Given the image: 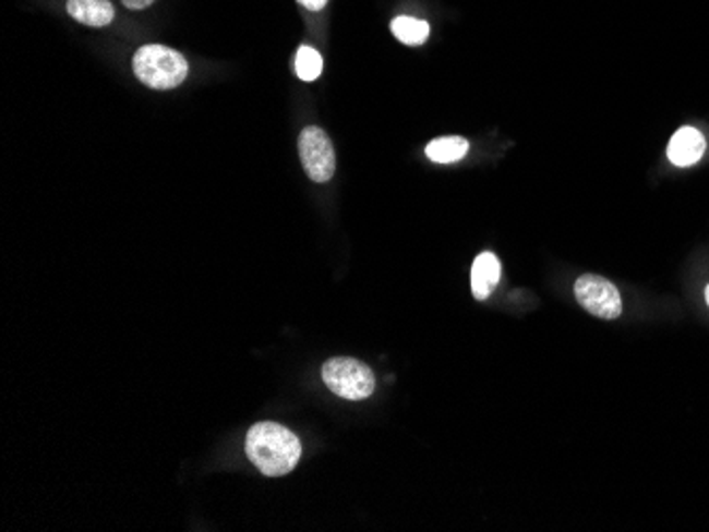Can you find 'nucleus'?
I'll return each mask as SVG.
<instances>
[{
    "mask_svg": "<svg viewBox=\"0 0 709 532\" xmlns=\"http://www.w3.org/2000/svg\"><path fill=\"white\" fill-rule=\"evenodd\" d=\"M247 457L268 477H280L296 469L302 442L276 422H257L247 433Z\"/></svg>",
    "mask_w": 709,
    "mask_h": 532,
    "instance_id": "nucleus-1",
    "label": "nucleus"
},
{
    "mask_svg": "<svg viewBox=\"0 0 709 532\" xmlns=\"http://www.w3.org/2000/svg\"><path fill=\"white\" fill-rule=\"evenodd\" d=\"M132 66H134V75L152 89H172L181 85L190 73L183 53L164 45L141 47L134 53Z\"/></svg>",
    "mask_w": 709,
    "mask_h": 532,
    "instance_id": "nucleus-2",
    "label": "nucleus"
},
{
    "mask_svg": "<svg viewBox=\"0 0 709 532\" xmlns=\"http://www.w3.org/2000/svg\"><path fill=\"white\" fill-rule=\"evenodd\" d=\"M323 382L325 386L349 401H361L368 399L374 392V374L368 365L359 363L357 359H349V356H336L329 359L323 365Z\"/></svg>",
    "mask_w": 709,
    "mask_h": 532,
    "instance_id": "nucleus-3",
    "label": "nucleus"
},
{
    "mask_svg": "<svg viewBox=\"0 0 709 532\" xmlns=\"http://www.w3.org/2000/svg\"><path fill=\"white\" fill-rule=\"evenodd\" d=\"M298 147L311 181L327 183L336 172V152L329 136L321 128L309 125L302 130Z\"/></svg>",
    "mask_w": 709,
    "mask_h": 532,
    "instance_id": "nucleus-4",
    "label": "nucleus"
},
{
    "mask_svg": "<svg viewBox=\"0 0 709 532\" xmlns=\"http://www.w3.org/2000/svg\"><path fill=\"white\" fill-rule=\"evenodd\" d=\"M574 291H576L578 304L582 305L587 312H591L592 316L614 321L623 314V300H621L618 289L601 276H594V274L580 276Z\"/></svg>",
    "mask_w": 709,
    "mask_h": 532,
    "instance_id": "nucleus-5",
    "label": "nucleus"
},
{
    "mask_svg": "<svg viewBox=\"0 0 709 532\" xmlns=\"http://www.w3.org/2000/svg\"><path fill=\"white\" fill-rule=\"evenodd\" d=\"M704 153H706V138L697 128L686 125L671 136L670 147H668L671 164L680 168H688L697 164L704 157Z\"/></svg>",
    "mask_w": 709,
    "mask_h": 532,
    "instance_id": "nucleus-6",
    "label": "nucleus"
},
{
    "mask_svg": "<svg viewBox=\"0 0 709 532\" xmlns=\"http://www.w3.org/2000/svg\"><path fill=\"white\" fill-rule=\"evenodd\" d=\"M502 278V266L500 259L493 253H480L472 266V293L478 302L489 300V295L495 291L497 282Z\"/></svg>",
    "mask_w": 709,
    "mask_h": 532,
    "instance_id": "nucleus-7",
    "label": "nucleus"
},
{
    "mask_svg": "<svg viewBox=\"0 0 709 532\" xmlns=\"http://www.w3.org/2000/svg\"><path fill=\"white\" fill-rule=\"evenodd\" d=\"M67 11L85 26H109L116 20V7L109 0H69Z\"/></svg>",
    "mask_w": 709,
    "mask_h": 532,
    "instance_id": "nucleus-8",
    "label": "nucleus"
},
{
    "mask_svg": "<svg viewBox=\"0 0 709 532\" xmlns=\"http://www.w3.org/2000/svg\"><path fill=\"white\" fill-rule=\"evenodd\" d=\"M470 152V143L461 136H444V138H435L428 145V157L435 161V164H455L459 159H464Z\"/></svg>",
    "mask_w": 709,
    "mask_h": 532,
    "instance_id": "nucleus-9",
    "label": "nucleus"
},
{
    "mask_svg": "<svg viewBox=\"0 0 709 532\" xmlns=\"http://www.w3.org/2000/svg\"><path fill=\"white\" fill-rule=\"evenodd\" d=\"M392 33L404 45L414 47V45H423L428 40L430 24L423 22V20H417V17L401 15V17H395L394 22H392Z\"/></svg>",
    "mask_w": 709,
    "mask_h": 532,
    "instance_id": "nucleus-10",
    "label": "nucleus"
},
{
    "mask_svg": "<svg viewBox=\"0 0 709 532\" xmlns=\"http://www.w3.org/2000/svg\"><path fill=\"white\" fill-rule=\"evenodd\" d=\"M323 71V58L321 53L309 47V45H302L298 49V56H296V73L302 78V81H315L321 75Z\"/></svg>",
    "mask_w": 709,
    "mask_h": 532,
    "instance_id": "nucleus-11",
    "label": "nucleus"
},
{
    "mask_svg": "<svg viewBox=\"0 0 709 532\" xmlns=\"http://www.w3.org/2000/svg\"><path fill=\"white\" fill-rule=\"evenodd\" d=\"M128 9H147L149 4H154L156 0H121Z\"/></svg>",
    "mask_w": 709,
    "mask_h": 532,
    "instance_id": "nucleus-12",
    "label": "nucleus"
},
{
    "mask_svg": "<svg viewBox=\"0 0 709 532\" xmlns=\"http://www.w3.org/2000/svg\"><path fill=\"white\" fill-rule=\"evenodd\" d=\"M302 7H307L309 11H321L325 4H327V0H298Z\"/></svg>",
    "mask_w": 709,
    "mask_h": 532,
    "instance_id": "nucleus-13",
    "label": "nucleus"
},
{
    "mask_svg": "<svg viewBox=\"0 0 709 532\" xmlns=\"http://www.w3.org/2000/svg\"><path fill=\"white\" fill-rule=\"evenodd\" d=\"M706 302H708L709 305V285H708V289H706Z\"/></svg>",
    "mask_w": 709,
    "mask_h": 532,
    "instance_id": "nucleus-14",
    "label": "nucleus"
}]
</instances>
